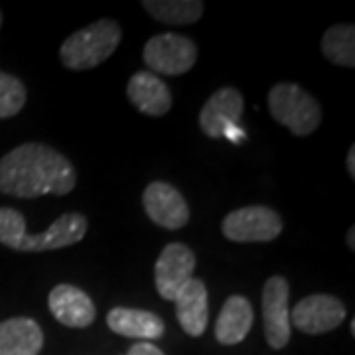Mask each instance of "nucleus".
I'll list each match as a JSON object with an SVG mask.
<instances>
[{
	"label": "nucleus",
	"instance_id": "obj_5",
	"mask_svg": "<svg viewBox=\"0 0 355 355\" xmlns=\"http://www.w3.org/2000/svg\"><path fill=\"white\" fill-rule=\"evenodd\" d=\"M221 231L229 241L268 243L282 233V219L266 205H249L225 216Z\"/></svg>",
	"mask_w": 355,
	"mask_h": 355
},
{
	"label": "nucleus",
	"instance_id": "obj_19",
	"mask_svg": "<svg viewBox=\"0 0 355 355\" xmlns=\"http://www.w3.org/2000/svg\"><path fill=\"white\" fill-rule=\"evenodd\" d=\"M322 51L326 60L336 65H355V26L336 24L326 30L322 38Z\"/></svg>",
	"mask_w": 355,
	"mask_h": 355
},
{
	"label": "nucleus",
	"instance_id": "obj_24",
	"mask_svg": "<svg viewBox=\"0 0 355 355\" xmlns=\"http://www.w3.org/2000/svg\"><path fill=\"white\" fill-rule=\"evenodd\" d=\"M345 243H347L349 251H355V227H349V231H347V237H345Z\"/></svg>",
	"mask_w": 355,
	"mask_h": 355
},
{
	"label": "nucleus",
	"instance_id": "obj_6",
	"mask_svg": "<svg viewBox=\"0 0 355 355\" xmlns=\"http://www.w3.org/2000/svg\"><path fill=\"white\" fill-rule=\"evenodd\" d=\"M243 109H245V101L241 93L235 87H221L203 105L200 113V128L209 139L229 137L231 140H237L235 132L243 135L241 130H237Z\"/></svg>",
	"mask_w": 355,
	"mask_h": 355
},
{
	"label": "nucleus",
	"instance_id": "obj_11",
	"mask_svg": "<svg viewBox=\"0 0 355 355\" xmlns=\"http://www.w3.org/2000/svg\"><path fill=\"white\" fill-rule=\"evenodd\" d=\"M87 233V217L83 214H64L60 216L50 227L38 235H26L18 251L24 253H42V251H55L79 243Z\"/></svg>",
	"mask_w": 355,
	"mask_h": 355
},
{
	"label": "nucleus",
	"instance_id": "obj_13",
	"mask_svg": "<svg viewBox=\"0 0 355 355\" xmlns=\"http://www.w3.org/2000/svg\"><path fill=\"white\" fill-rule=\"evenodd\" d=\"M174 304H176V316L182 330L191 338H200L207 328V320H209L205 282L191 277L184 284V288L176 294Z\"/></svg>",
	"mask_w": 355,
	"mask_h": 355
},
{
	"label": "nucleus",
	"instance_id": "obj_3",
	"mask_svg": "<svg viewBox=\"0 0 355 355\" xmlns=\"http://www.w3.org/2000/svg\"><path fill=\"white\" fill-rule=\"evenodd\" d=\"M268 109L272 119L288 128L294 137H308L322 123L318 101L296 83H277L270 89Z\"/></svg>",
	"mask_w": 355,
	"mask_h": 355
},
{
	"label": "nucleus",
	"instance_id": "obj_21",
	"mask_svg": "<svg viewBox=\"0 0 355 355\" xmlns=\"http://www.w3.org/2000/svg\"><path fill=\"white\" fill-rule=\"evenodd\" d=\"M26 235L24 216L12 207H0V245L18 251Z\"/></svg>",
	"mask_w": 355,
	"mask_h": 355
},
{
	"label": "nucleus",
	"instance_id": "obj_16",
	"mask_svg": "<svg viewBox=\"0 0 355 355\" xmlns=\"http://www.w3.org/2000/svg\"><path fill=\"white\" fill-rule=\"evenodd\" d=\"M44 331L32 318H10L0 322V355H38Z\"/></svg>",
	"mask_w": 355,
	"mask_h": 355
},
{
	"label": "nucleus",
	"instance_id": "obj_4",
	"mask_svg": "<svg viewBox=\"0 0 355 355\" xmlns=\"http://www.w3.org/2000/svg\"><path fill=\"white\" fill-rule=\"evenodd\" d=\"M142 60L154 76H184L196 65L198 46L193 40L180 34H156L146 42Z\"/></svg>",
	"mask_w": 355,
	"mask_h": 355
},
{
	"label": "nucleus",
	"instance_id": "obj_9",
	"mask_svg": "<svg viewBox=\"0 0 355 355\" xmlns=\"http://www.w3.org/2000/svg\"><path fill=\"white\" fill-rule=\"evenodd\" d=\"M193 268H196V254L190 247L182 243L166 245L154 265V284L158 294L164 300L174 302L178 292L191 279Z\"/></svg>",
	"mask_w": 355,
	"mask_h": 355
},
{
	"label": "nucleus",
	"instance_id": "obj_15",
	"mask_svg": "<svg viewBox=\"0 0 355 355\" xmlns=\"http://www.w3.org/2000/svg\"><path fill=\"white\" fill-rule=\"evenodd\" d=\"M253 306L249 298L241 294H233L221 306V312L217 316L216 338L221 345H237L241 343L249 330L253 328Z\"/></svg>",
	"mask_w": 355,
	"mask_h": 355
},
{
	"label": "nucleus",
	"instance_id": "obj_10",
	"mask_svg": "<svg viewBox=\"0 0 355 355\" xmlns=\"http://www.w3.org/2000/svg\"><path fill=\"white\" fill-rule=\"evenodd\" d=\"M142 205L146 216L158 227L176 231L190 221V207L186 198L168 182H153L142 193Z\"/></svg>",
	"mask_w": 355,
	"mask_h": 355
},
{
	"label": "nucleus",
	"instance_id": "obj_1",
	"mask_svg": "<svg viewBox=\"0 0 355 355\" xmlns=\"http://www.w3.org/2000/svg\"><path fill=\"white\" fill-rule=\"evenodd\" d=\"M76 184L73 164L48 144L26 142L0 158V191L6 196L22 200L65 196Z\"/></svg>",
	"mask_w": 355,
	"mask_h": 355
},
{
	"label": "nucleus",
	"instance_id": "obj_2",
	"mask_svg": "<svg viewBox=\"0 0 355 355\" xmlns=\"http://www.w3.org/2000/svg\"><path fill=\"white\" fill-rule=\"evenodd\" d=\"M123 38V30L114 20H97L73 32L60 48L62 64L71 71L93 69L107 62Z\"/></svg>",
	"mask_w": 355,
	"mask_h": 355
},
{
	"label": "nucleus",
	"instance_id": "obj_25",
	"mask_svg": "<svg viewBox=\"0 0 355 355\" xmlns=\"http://www.w3.org/2000/svg\"><path fill=\"white\" fill-rule=\"evenodd\" d=\"M349 331H352V336H355V320L349 322Z\"/></svg>",
	"mask_w": 355,
	"mask_h": 355
},
{
	"label": "nucleus",
	"instance_id": "obj_18",
	"mask_svg": "<svg viewBox=\"0 0 355 355\" xmlns=\"http://www.w3.org/2000/svg\"><path fill=\"white\" fill-rule=\"evenodd\" d=\"M142 8L158 22L186 26L202 18L205 4L202 0H144Z\"/></svg>",
	"mask_w": 355,
	"mask_h": 355
},
{
	"label": "nucleus",
	"instance_id": "obj_22",
	"mask_svg": "<svg viewBox=\"0 0 355 355\" xmlns=\"http://www.w3.org/2000/svg\"><path fill=\"white\" fill-rule=\"evenodd\" d=\"M127 355H164V352L150 342H139L128 349Z\"/></svg>",
	"mask_w": 355,
	"mask_h": 355
},
{
	"label": "nucleus",
	"instance_id": "obj_20",
	"mask_svg": "<svg viewBox=\"0 0 355 355\" xmlns=\"http://www.w3.org/2000/svg\"><path fill=\"white\" fill-rule=\"evenodd\" d=\"M26 87L20 79L0 71V119H10L24 109Z\"/></svg>",
	"mask_w": 355,
	"mask_h": 355
},
{
	"label": "nucleus",
	"instance_id": "obj_26",
	"mask_svg": "<svg viewBox=\"0 0 355 355\" xmlns=\"http://www.w3.org/2000/svg\"><path fill=\"white\" fill-rule=\"evenodd\" d=\"M0 26H2V14H0Z\"/></svg>",
	"mask_w": 355,
	"mask_h": 355
},
{
	"label": "nucleus",
	"instance_id": "obj_12",
	"mask_svg": "<svg viewBox=\"0 0 355 355\" xmlns=\"http://www.w3.org/2000/svg\"><path fill=\"white\" fill-rule=\"evenodd\" d=\"M48 304L53 318L65 328H87L97 316L93 300L73 284H58L50 292Z\"/></svg>",
	"mask_w": 355,
	"mask_h": 355
},
{
	"label": "nucleus",
	"instance_id": "obj_14",
	"mask_svg": "<svg viewBox=\"0 0 355 355\" xmlns=\"http://www.w3.org/2000/svg\"><path fill=\"white\" fill-rule=\"evenodd\" d=\"M127 95L142 114L162 116L172 107V93L164 81L150 71H137L128 79Z\"/></svg>",
	"mask_w": 355,
	"mask_h": 355
},
{
	"label": "nucleus",
	"instance_id": "obj_17",
	"mask_svg": "<svg viewBox=\"0 0 355 355\" xmlns=\"http://www.w3.org/2000/svg\"><path fill=\"white\" fill-rule=\"evenodd\" d=\"M107 326L125 338L135 340H158L164 334V322L148 310H135L116 306L107 314Z\"/></svg>",
	"mask_w": 355,
	"mask_h": 355
},
{
	"label": "nucleus",
	"instance_id": "obj_23",
	"mask_svg": "<svg viewBox=\"0 0 355 355\" xmlns=\"http://www.w3.org/2000/svg\"><path fill=\"white\" fill-rule=\"evenodd\" d=\"M345 166H347V172H349V176L355 178V146L349 148V153H347V160H345Z\"/></svg>",
	"mask_w": 355,
	"mask_h": 355
},
{
	"label": "nucleus",
	"instance_id": "obj_8",
	"mask_svg": "<svg viewBox=\"0 0 355 355\" xmlns=\"http://www.w3.org/2000/svg\"><path fill=\"white\" fill-rule=\"evenodd\" d=\"M345 320V306L331 294H310L292 308L291 326L308 336H320L340 328Z\"/></svg>",
	"mask_w": 355,
	"mask_h": 355
},
{
	"label": "nucleus",
	"instance_id": "obj_7",
	"mask_svg": "<svg viewBox=\"0 0 355 355\" xmlns=\"http://www.w3.org/2000/svg\"><path fill=\"white\" fill-rule=\"evenodd\" d=\"M291 286L284 277H270L263 288V322L265 338L272 349H284L291 342Z\"/></svg>",
	"mask_w": 355,
	"mask_h": 355
}]
</instances>
